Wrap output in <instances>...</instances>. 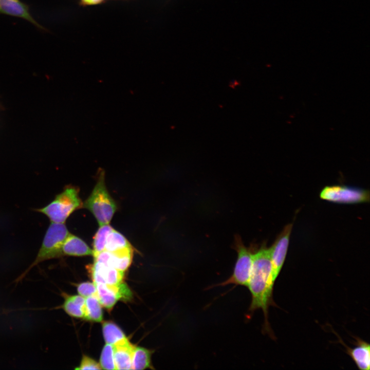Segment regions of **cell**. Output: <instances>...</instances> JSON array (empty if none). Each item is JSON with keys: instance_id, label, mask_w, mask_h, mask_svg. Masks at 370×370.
Masks as SVG:
<instances>
[{"instance_id": "cell-23", "label": "cell", "mask_w": 370, "mask_h": 370, "mask_svg": "<svg viewBox=\"0 0 370 370\" xmlns=\"http://www.w3.org/2000/svg\"><path fill=\"white\" fill-rule=\"evenodd\" d=\"M76 369H102L100 363L92 358L84 355L79 367Z\"/></svg>"}, {"instance_id": "cell-7", "label": "cell", "mask_w": 370, "mask_h": 370, "mask_svg": "<svg viewBox=\"0 0 370 370\" xmlns=\"http://www.w3.org/2000/svg\"><path fill=\"white\" fill-rule=\"evenodd\" d=\"M292 224H288L269 248L272 266V279L275 283L284 265L287 255Z\"/></svg>"}, {"instance_id": "cell-21", "label": "cell", "mask_w": 370, "mask_h": 370, "mask_svg": "<svg viewBox=\"0 0 370 370\" xmlns=\"http://www.w3.org/2000/svg\"><path fill=\"white\" fill-rule=\"evenodd\" d=\"M100 365L104 369H116L113 345L106 343L101 352L100 357Z\"/></svg>"}, {"instance_id": "cell-12", "label": "cell", "mask_w": 370, "mask_h": 370, "mask_svg": "<svg viewBox=\"0 0 370 370\" xmlns=\"http://www.w3.org/2000/svg\"><path fill=\"white\" fill-rule=\"evenodd\" d=\"M112 345L116 369H131L135 346L126 338L117 341Z\"/></svg>"}, {"instance_id": "cell-15", "label": "cell", "mask_w": 370, "mask_h": 370, "mask_svg": "<svg viewBox=\"0 0 370 370\" xmlns=\"http://www.w3.org/2000/svg\"><path fill=\"white\" fill-rule=\"evenodd\" d=\"M64 301L61 307L70 316L85 318V298L80 295H68L62 293Z\"/></svg>"}, {"instance_id": "cell-11", "label": "cell", "mask_w": 370, "mask_h": 370, "mask_svg": "<svg viewBox=\"0 0 370 370\" xmlns=\"http://www.w3.org/2000/svg\"><path fill=\"white\" fill-rule=\"evenodd\" d=\"M0 14L23 18L41 31H48L34 18L28 5L21 0H0Z\"/></svg>"}, {"instance_id": "cell-24", "label": "cell", "mask_w": 370, "mask_h": 370, "mask_svg": "<svg viewBox=\"0 0 370 370\" xmlns=\"http://www.w3.org/2000/svg\"><path fill=\"white\" fill-rule=\"evenodd\" d=\"M78 4L82 7L94 6L105 4L111 1H127V0H78Z\"/></svg>"}, {"instance_id": "cell-8", "label": "cell", "mask_w": 370, "mask_h": 370, "mask_svg": "<svg viewBox=\"0 0 370 370\" xmlns=\"http://www.w3.org/2000/svg\"><path fill=\"white\" fill-rule=\"evenodd\" d=\"M97 290V298L101 305L110 310L120 300H127L132 297V292L127 286L123 282L118 285H111L103 283L95 284Z\"/></svg>"}, {"instance_id": "cell-17", "label": "cell", "mask_w": 370, "mask_h": 370, "mask_svg": "<svg viewBox=\"0 0 370 370\" xmlns=\"http://www.w3.org/2000/svg\"><path fill=\"white\" fill-rule=\"evenodd\" d=\"M97 296L92 295L85 298L84 319L96 322H100L103 319V311Z\"/></svg>"}, {"instance_id": "cell-18", "label": "cell", "mask_w": 370, "mask_h": 370, "mask_svg": "<svg viewBox=\"0 0 370 370\" xmlns=\"http://www.w3.org/2000/svg\"><path fill=\"white\" fill-rule=\"evenodd\" d=\"M132 246L123 234L113 229L107 235L105 250L112 252Z\"/></svg>"}, {"instance_id": "cell-6", "label": "cell", "mask_w": 370, "mask_h": 370, "mask_svg": "<svg viewBox=\"0 0 370 370\" xmlns=\"http://www.w3.org/2000/svg\"><path fill=\"white\" fill-rule=\"evenodd\" d=\"M238 257L232 275L223 282L211 286H223L229 284L247 286L250 276L253 253L244 246L237 247Z\"/></svg>"}, {"instance_id": "cell-13", "label": "cell", "mask_w": 370, "mask_h": 370, "mask_svg": "<svg viewBox=\"0 0 370 370\" xmlns=\"http://www.w3.org/2000/svg\"><path fill=\"white\" fill-rule=\"evenodd\" d=\"M346 353L353 359L359 369L369 370L370 368V345L367 342L356 338L354 347L345 346Z\"/></svg>"}, {"instance_id": "cell-2", "label": "cell", "mask_w": 370, "mask_h": 370, "mask_svg": "<svg viewBox=\"0 0 370 370\" xmlns=\"http://www.w3.org/2000/svg\"><path fill=\"white\" fill-rule=\"evenodd\" d=\"M69 233L65 224L51 223L34 260L15 282L17 283L21 281L32 268L40 263L62 257V247Z\"/></svg>"}, {"instance_id": "cell-20", "label": "cell", "mask_w": 370, "mask_h": 370, "mask_svg": "<svg viewBox=\"0 0 370 370\" xmlns=\"http://www.w3.org/2000/svg\"><path fill=\"white\" fill-rule=\"evenodd\" d=\"M113 230V228L109 224L100 226L94 237L93 256L105 250L107 235Z\"/></svg>"}, {"instance_id": "cell-4", "label": "cell", "mask_w": 370, "mask_h": 370, "mask_svg": "<svg viewBox=\"0 0 370 370\" xmlns=\"http://www.w3.org/2000/svg\"><path fill=\"white\" fill-rule=\"evenodd\" d=\"M95 216L99 226L109 224L117 209L115 201L108 192L103 172H100L91 194L83 203Z\"/></svg>"}, {"instance_id": "cell-9", "label": "cell", "mask_w": 370, "mask_h": 370, "mask_svg": "<svg viewBox=\"0 0 370 370\" xmlns=\"http://www.w3.org/2000/svg\"><path fill=\"white\" fill-rule=\"evenodd\" d=\"M133 253L132 246L112 252L104 250L96 254L94 257L95 261L102 263L124 272L132 263Z\"/></svg>"}, {"instance_id": "cell-1", "label": "cell", "mask_w": 370, "mask_h": 370, "mask_svg": "<svg viewBox=\"0 0 370 370\" xmlns=\"http://www.w3.org/2000/svg\"><path fill=\"white\" fill-rule=\"evenodd\" d=\"M274 282L272 279V266L269 248L262 247L253 254L252 266L247 287L251 295L249 311L257 309L263 311L264 329L270 330L268 321L269 307L272 304Z\"/></svg>"}, {"instance_id": "cell-10", "label": "cell", "mask_w": 370, "mask_h": 370, "mask_svg": "<svg viewBox=\"0 0 370 370\" xmlns=\"http://www.w3.org/2000/svg\"><path fill=\"white\" fill-rule=\"evenodd\" d=\"M87 269L95 284L118 285L123 282L124 272L102 263L94 261Z\"/></svg>"}, {"instance_id": "cell-5", "label": "cell", "mask_w": 370, "mask_h": 370, "mask_svg": "<svg viewBox=\"0 0 370 370\" xmlns=\"http://www.w3.org/2000/svg\"><path fill=\"white\" fill-rule=\"evenodd\" d=\"M320 196L322 199L340 203H356L369 200L368 191L339 185L325 187Z\"/></svg>"}, {"instance_id": "cell-16", "label": "cell", "mask_w": 370, "mask_h": 370, "mask_svg": "<svg viewBox=\"0 0 370 370\" xmlns=\"http://www.w3.org/2000/svg\"><path fill=\"white\" fill-rule=\"evenodd\" d=\"M152 350L135 346L133 353L131 369L153 368L151 364Z\"/></svg>"}, {"instance_id": "cell-19", "label": "cell", "mask_w": 370, "mask_h": 370, "mask_svg": "<svg viewBox=\"0 0 370 370\" xmlns=\"http://www.w3.org/2000/svg\"><path fill=\"white\" fill-rule=\"evenodd\" d=\"M102 331L106 343L113 345L117 341L126 338L122 330L110 321H106L103 323Z\"/></svg>"}, {"instance_id": "cell-3", "label": "cell", "mask_w": 370, "mask_h": 370, "mask_svg": "<svg viewBox=\"0 0 370 370\" xmlns=\"http://www.w3.org/2000/svg\"><path fill=\"white\" fill-rule=\"evenodd\" d=\"M81 208L83 202L79 195V189L69 185L50 203L35 211L46 216L51 223L65 224L75 211Z\"/></svg>"}, {"instance_id": "cell-22", "label": "cell", "mask_w": 370, "mask_h": 370, "mask_svg": "<svg viewBox=\"0 0 370 370\" xmlns=\"http://www.w3.org/2000/svg\"><path fill=\"white\" fill-rule=\"evenodd\" d=\"M77 291L79 294L87 298L90 296H97V290L95 284L89 282L80 283L77 286Z\"/></svg>"}, {"instance_id": "cell-14", "label": "cell", "mask_w": 370, "mask_h": 370, "mask_svg": "<svg viewBox=\"0 0 370 370\" xmlns=\"http://www.w3.org/2000/svg\"><path fill=\"white\" fill-rule=\"evenodd\" d=\"M63 256H83L93 255L92 249L80 237L69 233L62 247Z\"/></svg>"}]
</instances>
